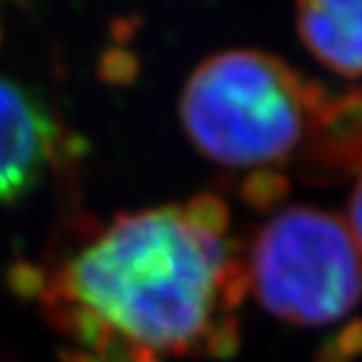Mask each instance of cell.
<instances>
[{"label":"cell","instance_id":"obj_1","mask_svg":"<svg viewBox=\"0 0 362 362\" xmlns=\"http://www.w3.org/2000/svg\"><path fill=\"white\" fill-rule=\"evenodd\" d=\"M226 228L214 195L118 214L17 269V289L38 303L66 362L223 360L240 346L235 310L247 294Z\"/></svg>","mask_w":362,"mask_h":362},{"label":"cell","instance_id":"obj_2","mask_svg":"<svg viewBox=\"0 0 362 362\" xmlns=\"http://www.w3.org/2000/svg\"><path fill=\"white\" fill-rule=\"evenodd\" d=\"M329 97L257 49H228L202 62L181 97V120L200 153L230 168L285 160L313 139Z\"/></svg>","mask_w":362,"mask_h":362},{"label":"cell","instance_id":"obj_3","mask_svg":"<svg viewBox=\"0 0 362 362\" xmlns=\"http://www.w3.org/2000/svg\"><path fill=\"white\" fill-rule=\"evenodd\" d=\"M245 262L262 308L296 327L344 320L362 299V259L344 219L287 207L257 230Z\"/></svg>","mask_w":362,"mask_h":362},{"label":"cell","instance_id":"obj_4","mask_svg":"<svg viewBox=\"0 0 362 362\" xmlns=\"http://www.w3.org/2000/svg\"><path fill=\"white\" fill-rule=\"evenodd\" d=\"M54 111L26 85L0 76V205L31 195L62 158Z\"/></svg>","mask_w":362,"mask_h":362},{"label":"cell","instance_id":"obj_5","mask_svg":"<svg viewBox=\"0 0 362 362\" xmlns=\"http://www.w3.org/2000/svg\"><path fill=\"white\" fill-rule=\"evenodd\" d=\"M306 49L344 78H362V0H296Z\"/></svg>","mask_w":362,"mask_h":362},{"label":"cell","instance_id":"obj_6","mask_svg":"<svg viewBox=\"0 0 362 362\" xmlns=\"http://www.w3.org/2000/svg\"><path fill=\"white\" fill-rule=\"evenodd\" d=\"M362 353V322L349 325L334 341L327 344L317 362H351Z\"/></svg>","mask_w":362,"mask_h":362},{"label":"cell","instance_id":"obj_7","mask_svg":"<svg viewBox=\"0 0 362 362\" xmlns=\"http://www.w3.org/2000/svg\"><path fill=\"white\" fill-rule=\"evenodd\" d=\"M346 226L351 230V238L356 243V250L362 259V177L356 184V191L351 195V202H349V221Z\"/></svg>","mask_w":362,"mask_h":362}]
</instances>
